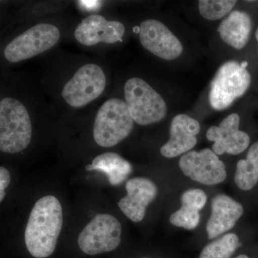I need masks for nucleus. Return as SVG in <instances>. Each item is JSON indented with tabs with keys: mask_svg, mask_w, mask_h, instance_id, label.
Listing matches in <instances>:
<instances>
[{
	"mask_svg": "<svg viewBox=\"0 0 258 258\" xmlns=\"http://www.w3.org/2000/svg\"><path fill=\"white\" fill-rule=\"evenodd\" d=\"M121 238L120 222L108 214H99L88 224L79 236V245L89 255L111 252L119 245Z\"/></svg>",
	"mask_w": 258,
	"mask_h": 258,
	"instance_id": "nucleus-6",
	"label": "nucleus"
},
{
	"mask_svg": "<svg viewBox=\"0 0 258 258\" xmlns=\"http://www.w3.org/2000/svg\"><path fill=\"white\" fill-rule=\"evenodd\" d=\"M125 189L127 195L118 202V207L132 221L141 222L147 207L157 197V186L147 178L136 177L127 181Z\"/></svg>",
	"mask_w": 258,
	"mask_h": 258,
	"instance_id": "nucleus-13",
	"label": "nucleus"
},
{
	"mask_svg": "<svg viewBox=\"0 0 258 258\" xmlns=\"http://www.w3.org/2000/svg\"><path fill=\"white\" fill-rule=\"evenodd\" d=\"M211 208V215L206 226L210 240L231 230L244 212L240 203L222 194L212 199Z\"/></svg>",
	"mask_w": 258,
	"mask_h": 258,
	"instance_id": "nucleus-15",
	"label": "nucleus"
},
{
	"mask_svg": "<svg viewBox=\"0 0 258 258\" xmlns=\"http://www.w3.org/2000/svg\"><path fill=\"white\" fill-rule=\"evenodd\" d=\"M169 220L176 227L193 230L200 223V214L198 210L181 205L179 210L171 215Z\"/></svg>",
	"mask_w": 258,
	"mask_h": 258,
	"instance_id": "nucleus-21",
	"label": "nucleus"
},
{
	"mask_svg": "<svg viewBox=\"0 0 258 258\" xmlns=\"http://www.w3.org/2000/svg\"><path fill=\"white\" fill-rule=\"evenodd\" d=\"M208 197L203 190L191 189L184 191L181 197L182 206L188 207L200 212L206 205Z\"/></svg>",
	"mask_w": 258,
	"mask_h": 258,
	"instance_id": "nucleus-22",
	"label": "nucleus"
},
{
	"mask_svg": "<svg viewBox=\"0 0 258 258\" xmlns=\"http://www.w3.org/2000/svg\"><path fill=\"white\" fill-rule=\"evenodd\" d=\"M144 258H150V257H144Z\"/></svg>",
	"mask_w": 258,
	"mask_h": 258,
	"instance_id": "nucleus-27",
	"label": "nucleus"
},
{
	"mask_svg": "<svg viewBox=\"0 0 258 258\" xmlns=\"http://www.w3.org/2000/svg\"><path fill=\"white\" fill-rule=\"evenodd\" d=\"M60 37V30L55 25H35L7 45L4 50L5 58L11 62L32 58L53 47Z\"/></svg>",
	"mask_w": 258,
	"mask_h": 258,
	"instance_id": "nucleus-7",
	"label": "nucleus"
},
{
	"mask_svg": "<svg viewBox=\"0 0 258 258\" xmlns=\"http://www.w3.org/2000/svg\"><path fill=\"white\" fill-rule=\"evenodd\" d=\"M125 99L134 121L147 125L164 119L167 107L164 98L146 81L132 78L125 83Z\"/></svg>",
	"mask_w": 258,
	"mask_h": 258,
	"instance_id": "nucleus-4",
	"label": "nucleus"
},
{
	"mask_svg": "<svg viewBox=\"0 0 258 258\" xmlns=\"http://www.w3.org/2000/svg\"><path fill=\"white\" fill-rule=\"evenodd\" d=\"M79 4L88 10H96L101 5V2L100 1H80Z\"/></svg>",
	"mask_w": 258,
	"mask_h": 258,
	"instance_id": "nucleus-24",
	"label": "nucleus"
},
{
	"mask_svg": "<svg viewBox=\"0 0 258 258\" xmlns=\"http://www.w3.org/2000/svg\"><path fill=\"white\" fill-rule=\"evenodd\" d=\"M235 184L240 189L248 191L258 182V142L249 148L246 159L237 164L235 174Z\"/></svg>",
	"mask_w": 258,
	"mask_h": 258,
	"instance_id": "nucleus-18",
	"label": "nucleus"
},
{
	"mask_svg": "<svg viewBox=\"0 0 258 258\" xmlns=\"http://www.w3.org/2000/svg\"><path fill=\"white\" fill-rule=\"evenodd\" d=\"M134 120L125 102L118 98L108 100L97 113L93 138L100 147H114L128 137Z\"/></svg>",
	"mask_w": 258,
	"mask_h": 258,
	"instance_id": "nucleus-3",
	"label": "nucleus"
},
{
	"mask_svg": "<svg viewBox=\"0 0 258 258\" xmlns=\"http://www.w3.org/2000/svg\"><path fill=\"white\" fill-rule=\"evenodd\" d=\"M184 174L193 181L205 185H215L225 181V165L211 149L186 153L179 160Z\"/></svg>",
	"mask_w": 258,
	"mask_h": 258,
	"instance_id": "nucleus-9",
	"label": "nucleus"
},
{
	"mask_svg": "<svg viewBox=\"0 0 258 258\" xmlns=\"http://www.w3.org/2000/svg\"><path fill=\"white\" fill-rule=\"evenodd\" d=\"M32 122L27 108L18 100L0 101V151L17 154L25 150L32 139Z\"/></svg>",
	"mask_w": 258,
	"mask_h": 258,
	"instance_id": "nucleus-2",
	"label": "nucleus"
},
{
	"mask_svg": "<svg viewBox=\"0 0 258 258\" xmlns=\"http://www.w3.org/2000/svg\"><path fill=\"white\" fill-rule=\"evenodd\" d=\"M235 258H249L248 256L245 255V254H240V255L237 256Z\"/></svg>",
	"mask_w": 258,
	"mask_h": 258,
	"instance_id": "nucleus-25",
	"label": "nucleus"
},
{
	"mask_svg": "<svg viewBox=\"0 0 258 258\" xmlns=\"http://www.w3.org/2000/svg\"><path fill=\"white\" fill-rule=\"evenodd\" d=\"M124 33V25L120 22L107 20L99 15H91L78 25L74 35L82 45L93 46L99 42L113 44L122 41Z\"/></svg>",
	"mask_w": 258,
	"mask_h": 258,
	"instance_id": "nucleus-12",
	"label": "nucleus"
},
{
	"mask_svg": "<svg viewBox=\"0 0 258 258\" xmlns=\"http://www.w3.org/2000/svg\"><path fill=\"white\" fill-rule=\"evenodd\" d=\"M11 181L10 171L6 168L0 166V203L4 200L6 192L5 189L8 187Z\"/></svg>",
	"mask_w": 258,
	"mask_h": 258,
	"instance_id": "nucleus-23",
	"label": "nucleus"
},
{
	"mask_svg": "<svg viewBox=\"0 0 258 258\" xmlns=\"http://www.w3.org/2000/svg\"><path fill=\"white\" fill-rule=\"evenodd\" d=\"M255 37H256V39H257V40L258 42V28L257 29V30H256V32H255Z\"/></svg>",
	"mask_w": 258,
	"mask_h": 258,
	"instance_id": "nucleus-26",
	"label": "nucleus"
},
{
	"mask_svg": "<svg viewBox=\"0 0 258 258\" xmlns=\"http://www.w3.org/2000/svg\"><path fill=\"white\" fill-rule=\"evenodd\" d=\"M252 30L250 17L244 12L235 10L225 19L218 28L219 34L227 45L241 50L248 42Z\"/></svg>",
	"mask_w": 258,
	"mask_h": 258,
	"instance_id": "nucleus-16",
	"label": "nucleus"
},
{
	"mask_svg": "<svg viewBox=\"0 0 258 258\" xmlns=\"http://www.w3.org/2000/svg\"><path fill=\"white\" fill-rule=\"evenodd\" d=\"M87 171L104 173L113 186L122 184L132 172V166L128 161L115 153H104L97 156L92 164L86 166Z\"/></svg>",
	"mask_w": 258,
	"mask_h": 258,
	"instance_id": "nucleus-17",
	"label": "nucleus"
},
{
	"mask_svg": "<svg viewBox=\"0 0 258 258\" xmlns=\"http://www.w3.org/2000/svg\"><path fill=\"white\" fill-rule=\"evenodd\" d=\"M236 3L237 1L230 0H201L199 2V10L204 18L217 20L230 13Z\"/></svg>",
	"mask_w": 258,
	"mask_h": 258,
	"instance_id": "nucleus-20",
	"label": "nucleus"
},
{
	"mask_svg": "<svg viewBox=\"0 0 258 258\" xmlns=\"http://www.w3.org/2000/svg\"><path fill=\"white\" fill-rule=\"evenodd\" d=\"M240 245L238 237L235 234H226L205 246L200 258H230Z\"/></svg>",
	"mask_w": 258,
	"mask_h": 258,
	"instance_id": "nucleus-19",
	"label": "nucleus"
},
{
	"mask_svg": "<svg viewBox=\"0 0 258 258\" xmlns=\"http://www.w3.org/2000/svg\"><path fill=\"white\" fill-rule=\"evenodd\" d=\"M139 32L142 46L161 59L174 60L182 52L179 39L158 20H145L141 24Z\"/></svg>",
	"mask_w": 258,
	"mask_h": 258,
	"instance_id": "nucleus-10",
	"label": "nucleus"
},
{
	"mask_svg": "<svg viewBox=\"0 0 258 258\" xmlns=\"http://www.w3.org/2000/svg\"><path fill=\"white\" fill-rule=\"evenodd\" d=\"M251 83V76L242 64L236 61L226 62L212 80L209 99L217 111L226 109L237 98L243 96Z\"/></svg>",
	"mask_w": 258,
	"mask_h": 258,
	"instance_id": "nucleus-5",
	"label": "nucleus"
},
{
	"mask_svg": "<svg viewBox=\"0 0 258 258\" xmlns=\"http://www.w3.org/2000/svg\"><path fill=\"white\" fill-rule=\"evenodd\" d=\"M200 131L198 120L185 114L176 115L171 121L170 139L161 148V155L174 158L189 152L198 143L196 137Z\"/></svg>",
	"mask_w": 258,
	"mask_h": 258,
	"instance_id": "nucleus-14",
	"label": "nucleus"
},
{
	"mask_svg": "<svg viewBox=\"0 0 258 258\" xmlns=\"http://www.w3.org/2000/svg\"><path fill=\"white\" fill-rule=\"evenodd\" d=\"M240 118L237 113H232L222 120L219 126L208 129L206 137L213 142V152L217 155L227 154L237 155L249 147L250 139L248 134L239 130Z\"/></svg>",
	"mask_w": 258,
	"mask_h": 258,
	"instance_id": "nucleus-11",
	"label": "nucleus"
},
{
	"mask_svg": "<svg viewBox=\"0 0 258 258\" xmlns=\"http://www.w3.org/2000/svg\"><path fill=\"white\" fill-rule=\"evenodd\" d=\"M62 209L55 197H43L34 205L25 232L27 249L34 257H49L62 230Z\"/></svg>",
	"mask_w": 258,
	"mask_h": 258,
	"instance_id": "nucleus-1",
	"label": "nucleus"
},
{
	"mask_svg": "<svg viewBox=\"0 0 258 258\" xmlns=\"http://www.w3.org/2000/svg\"><path fill=\"white\" fill-rule=\"evenodd\" d=\"M106 83V76L101 67L86 64L64 85L62 96L70 106L81 108L101 96Z\"/></svg>",
	"mask_w": 258,
	"mask_h": 258,
	"instance_id": "nucleus-8",
	"label": "nucleus"
}]
</instances>
